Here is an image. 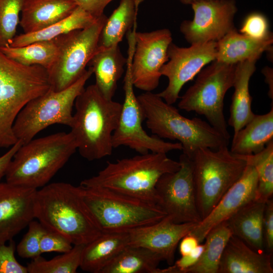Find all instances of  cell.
Instances as JSON below:
<instances>
[{
    "instance_id": "6da1fadb",
    "label": "cell",
    "mask_w": 273,
    "mask_h": 273,
    "mask_svg": "<svg viewBox=\"0 0 273 273\" xmlns=\"http://www.w3.org/2000/svg\"><path fill=\"white\" fill-rule=\"evenodd\" d=\"M34 216L46 229L57 232L74 245H86L100 231L80 194L79 187L56 182L37 190Z\"/></svg>"
},
{
    "instance_id": "7a4b0ae2",
    "label": "cell",
    "mask_w": 273,
    "mask_h": 273,
    "mask_svg": "<svg viewBox=\"0 0 273 273\" xmlns=\"http://www.w3.org/2000/svg\"><path fill=\"white\" fill-rule=\"evenodd\" d=\"M74 106L69 127L79 154L90 161L111 155L122 104L105 98L94 84L84 88Z\"/></svg>"
},
{
    "instance_id": "3957f363",
    "label": "cell",
    "mask_w": 273,
    "mask_h": 273,
    "mask_svg": "<svg viewBox=\"0 0 273 273\" xmlns=\"http://www.w3.org/2000/svg\"><path fill=\"white\" fill-rule=\"evenodd\" d=\"M179 167V161L169 158L166 154H140L107 162L96 175L84 179L80 185L107 189L158 205V180L163 174Z\"/></svg>"
},
{
    "instance_id": "277c9868",
    "label": "cell",
    "mask_w": 273,
    "mask_h": 273,
    "mask_svg": "<svg viewBox=\"0 0 273 273\" xmlns=\"http://www.w3.org/2000/svg\"><path fill=\"white\" fill-rule=\"evenodd\" d=\"M137 98L146 125L152 133L160 139L178 141L182 146L183 153L190 159L200 148L217 150L228 145L229 141L209 123L197 117H184L157 94L145 92Z\"/></svg>"
},
{
    "instance_id": "5b68a950",
    "label": "cell",
    "mask_w": 273,
    "mask_h": 273,
    "mask_svg": "<svg viewBox=\"0 0 273 273\" xmlns=\"http://www.w3.org/2000/svg\"><path fill=\"white\" fill-rule=\"evenodd\" d=\"M77 150L70 132H58L22 144L10 162L6 181L37 190L48 184Z\"/></svg>"
},
{
    "instance_id": "8992f818",
    "label": "cell",
    "mask_w": 273,
    "mask_h": 273,
    "mask_svg": "<svg viewBox=\"0 0 273 273\" xmlns=\"http://www.w3.org/2000/svg\"><path fill=\"white\" fill-rule=\"evenodd\" d=\"M50 87L46 69L20 64L0 50V149L18 141L13 131L17 115L28 102Z\"/></svg>"
},
{
    "instance_id": "52a82bcc",
    "label": "cell",
    "mask_w": 273,
    "mask_h": 273,
    "mask_svg": "<svg viewBox=\"0 0 273 273\" xmlns=\"http://www.w3.org/2000/svg\"><path fill=\"white\" fill-rule=\"evenodd\" d=\"M79 187L83 201L102 233L128 232L157 222L166 215L153 203L103 188Z\"/></svg>"
},
{
    "instance_id": "ba28073f",
    "label": "cell",
    "mask_w": 273,
    "mask_h": 273,
    "mask_svg": "<svg viewBox=\"0 0 273 273\" xmlns=\"http://www.w3.org/2000/svg\"><path fill=\"white\" fill-rule=\"evenodd\" d=\"M191 160L196 203L202 220L240 178L246 162L228 146L217 150L200 148Z\"/></svg>"
},
{
    "instance_id": "9c48e42d",
    "label": "cell",
    "mask_w": 273,
    "mask_h": 273,
    "mask_svg": "<svg viewBox=\"0 0 273 273\" xmlns=\"http://www.w3.org/2000/svg\"><path fill=\"white\" fill-rule=\"evenodd\" d=\"M93 74L90 67L69 87L55 91L50 88L29 102L17 115L13 131L18 141L25 144L49 126L59 124L70 126L73 107L86 81Z\"/></svg>"
},
{
    "instance_id": "30bf717a",
    "label": "cell",
    "mask_w": 273,
    "mask_h": 273,
    "mask_svg": "<svg viewBox=\"0 0 273 273\" xmlns=\"http://www.w3.org/2000/svg\"><path fill=\"white\" fill-rule=\"evenodd\" d=\"M236 65L213 61L198 74L195 83L178 104L180 109L205 116L228 141L230 135L223 113V101L227 91L233 87Z\"/></svg>"
},
{
    "instance_id": "8fae6325",
    "label": "cell",
    "mask_w": 273,
    "mask_h": 273,
    "mask_svg": "<svg viewBox=\"0 0 273 273\" xmlns=\"http://www.w3.org/2000/svg\"><path fill=\"white\" fill-rule=\"evenodd\" d=\"M107 18L103 14L90 26L53 39L58 54L53 65L47 70L51 89L63 90L81 77L99 50V36Z\"/></svg>"
},
{
    "instance_id": "7c38bea8",
    "label": "cell",
    "mask_w": 273,
    "mask_h": 273,
    "mask_svg": "<svg viewBox=\"0 0 273 273\" xmlns=\"http://www.w3.org/2000/svg\"><path fill=\"white\" fill-rule=\"evenodd\" d=\"M127 42L128 56L123 85L124 98L119 122L112 135L113 148L126 146L139 154H167L173 150H182L180 143L164 141L155 135H149L144 129L142 123L145 120L144 116L134 94L131 73L135 40L130 38Z\"/></svg>"
},
{
    "instance_id": "4fadbf2b",
    "label": "cell",
    "mask_w": 273,
    "mask_h": 273,
    "mask_svg": "<svg viewBox=\"0 0 273 273\" xmlns=\"http://www.w3.org/2000/svg\"><path fill=\"white\" fill-rule=\"evenodd\" d=\"M178 170L166 173L158 180V205L174 222L199 223L202 219L197 208L193 177L192 161L183 153Z\"/></svg>"
},
{
    "instance_id": "5bb4252c",
    "label": "cell",
    "mask_w": 273,
    "mask_h": 273,
    "mask_svg": "<svg viewBox=\"0 0 273 273\" xmlns=\"http://www.w3.org/2000/svg\"><path fill=\"white\" fill-rule=\"evenodd\" d=\"M216 41L191 44L188 48L170 43L168 49V61L160 73L168 80L167 87L157 94L169 104L175 103L183 86L192 80L207 64L215 61Z\"/></svg>"
},
{
    "instance_id": "9a60e30c",
    "label": "cell",
    "mask_w": 273,
    "mask_h": 273,
    "mask_svg": "<svg viewBox=\"0 0 273 273\" xmlns=\"http://www.w3.org/2000/svg\"><path fill=\"white\" fill-rule=\"evenodd\" d=\"M172 41L171 33L168 29L136 31L131 66L134 87L145 92L157 87L162 76L161 69L168 60V49Z\"/></svg>"
},
{
    "instance_id": "2e32d148",
    "label": "cell",
    "mask_w": 273,
    "mask_h": 273,
    "mask_svg": "<svg viewBox=\"0 0 273 273\" xmlns=\"http://www.w3.org/2000/svg\"><path fill=\"white\" fill-rule=\"evenodd\" d=\"M192 20H185L180 31L191 44L217 41L235 28L234 19L237 12L235 0L201 1L191 5Z\"/></svg>"
},
{
    "instance_id": "e0dca14e",
    "label": "cell",
    "mask_w": 273,
    "mask_h": 273,
    "mask_svg": "<svg viewBox=\"0 0 273 273\" xmlns=\"http://www.w3.org/2000/svg\"><path fill=\"white\" fill-rule=\"evenodd\" d=\"M36 189L0 182V243H6L35 219Z\"/></svg>"
},
{
    "instance_id": "ac0fdd59",
    "label": "cell",
    "mask_w": 273,
    "mask_h": 273,
    "mask_svg": "<svg viewBox=\"0 0 273 273\" xmlns=\"http://www.w3.org/2000/svg\"><path fill=\"white\" fill-rule=\"evenodd\" d=\"M257 189V176L255 168L246 163L240 178L190 234L195 236L200 243H203L212 229L226 221L243 206L256 199Z\"/></svg>"
},
{
    "instance_id": "d6986e66",
    "label": "cell",
    "mask_w": 273,
    "mask_h": 273,
    "mask_svg": "<svg viewBox=\"0 0 273 273\" xmlns=\"http://www.w3.org/2000/svg\"><path fill=\"white\" fill-rule=\"evenodd\" d=\"M198 224L176 223L166 215L157 222L128 232L129 245L147 248L171 265L174 262L175 250L180 241Z\"/></svg>"
},
{
    "instance_id": "ffe728a7",
    "label": "cell",
    "mask_w": 273,
    "mask_h": 273,
    "mask_svg": "<svg viewBox=\"0 0 273 273\" xmlns=\"http://www.w3.org/2000/svg\"><path fill=\"white\" fill-rule=\"evenodd\" d=\"M271 256L255 251L232 235L222 255L218 273H272Z\"/></svg>"
},
{
    "instance_id": "44dd1931",
    "label": "cell",
    "mask_w": 273,
    "mask_h": 273,
    "mask_svg": "<svg viewBox=\"0 0 273 273\" xmlns=\"http://www.w3.org/2000/svg\"><path fill=\"white\" fill-rule=\"evenodd\" d=\"M74 0H23L19 24L24 33L37 32L71 15Z\"/></svg>"
},
{
    "instance_id": "7402d4cb",
    "label": "cell",
    "mask_w": 273,
    "mask_h": 273,
    "mask_svg": "<svg viewBox=\"0 0 273 273\" xmlns=\"http://www.w3.org/2000/svg\"><path fill=\"white\" fill-rule=\"evenodd\" d=\"M257 58H251L236 65L233 87L234 92L230 109L229 125L234 129V135L255 116L252 110V97L249 93L250 78L256 70Z\"/></svg>"
},
{
    "instance_id": "603a6c76",
    "label": "cell",
    "mask_w": 273,
    "mask_h": 273,
    "mask_svg": "<svg viewBox=\"0 0 273 273\" xmlns=\"http://www.w3.org/2000/svg\"><path fill=\"white\" fill-rule=\"evenodd\" d=\"M273 35L262 40L239 33L235 28L216 41L215 61L235 65L251 59H259L264 52L272 51Z\"/></svg>"
},
{
    "instance_id": "cb8c5ba5",
    "label": "cell",
    "mask_w": 273,
    "mask_h": 273,
    "mask_svg": "<svg viewBox=\"0 0 273 273\" xmlns=\"http://www.w3.org/2000/svg\"><path fill=\"white\" fill-rule=\"evenodd\" d=\"M266 202L255 199L226 220L233 235L259 252H263L265 249L263 220Z\"/></svg>"
},
{
    "instance_id": "d4e9b609",
    "label": "cell",
    "mask_w": 273,
    "mask_h": 273,
    "mask_svg": "<svg viewBox=\"0 0 273 273\" xmlns=\"http://www.w3.org/2000/svg\"><path fill=\"white\" fill-rule=\"evenodd\" d=\"M126 62L119 45L116 44L99 48L88 63L95 76V84L105 98L113 99Z\"/></svg>"
},
{
    "instance_id": "484cf974",
    "label": "cell",
    "mask_w": 273,
    "mask_h": 273,
    "mask_svg": "<svg viewBox=\"0 0 273 273\" xmlns=\"http://www.w3.org/2000/svg\"><path fill=\"white\" fill-rule=\"evenodd\" d=\"M129 245L128 232L102 233L84 245L80 268L92 273H101L103 268Z\"/></svg>"
},
{
    "instance_id": "4316f807",
    "label": "cell",
    "mask_w": 273,
    "mask_h": 273,
    "mask_svg": "<svg viewBox=\"0 0 273 273\" xmlns=\"http://www.w3.org/2000/svg\"><path fill=\"white\" fill-rule=\"evenodd\" d=\"M273 140V106L262 115H255L253 119L233 135L231 152L237 155H249L259 153Z\"/></svg>"
},
{
    "instance_id": "83f0119b",
    "label": "cell",
    "mask_w": 273,
    "mask_h": 273,
    "mask_svg": "<svg viewBox=\"0 0 273 273\" xmlns=\"http://www.w3.org/2000/svg\"><path fill=\"white\" fill-rule=\"evenodd\" d=\"M144 0H120L101 30L99 48L118 44L136 22L139 7Z\"/></svg>"
},
{
    "instance_id": "f1b7e54d",
    "label": "cell",
    "mask_w": 273,
    "mask_h": 273,
    "mask_svg": "<svg viewBox=\"0 0 273 273\" xmlns=\"http://www.w3.org/2000/svg\"><path fill=\"white\" fill-rule=\"evenodd\" d=\"M162 260L160 255L147 248L128 245L101 273H157Z\"/></svg>"
},
{
    "instance_id": "f546056e",
    "label": "cell",
    "mask_w": 273,
    "mask_h": 273,
    "mask_svg": "<svg viewBox=\"0 0 273 273\" xmlns=\"http://www.w3.org/2000/svg\"><path fill=\"white\" fill-rule=\"evenodd\" d=\"M98 18L78 6L69 16L48 27L37 32L16 35L9 46L18 47L35 41L52 40L71 31L86 28Z\"/></svg>"
},
{
    "instance_id": "4dcf8cb0",
    "label": "cell",
    "mask_w": 273,
    "mask_h": 273,
    "mask_svg": "<svg viewBox=\"0 0 273 273\" xmlns=\"http://www.w3.org/2000/svg\"><path fill=\"white\" fill-rule=\"evenodd\" d=\"M233 235L226 221L212 229L205 240V249L199 261L187 273H218L225 246Z\"/></svg>"
},
{
    "instance_id": "1f68e13d",
    "label": "cell",
    "mask_w": 273,
    "mask_h": 273,
    "mask_svg": "<svg viewBox=\"0 0 273 273\" xmlns=\"http://www.w3.org/2000/svg\"><path fill=\"white\" fill-rule=\"evenodd\" d=\"M7 56L24 65H38L48 70L57 56L58 48L52 40L33 42L18 47L9 45L0 48Z\"/></svg>"
},
{
    "instance_id": "d6a6232c",
    "label": "cell",
    "mask_w": 273,
    "mask_h": 273,
    "mask_svg": "<svg viewBox=\"0 0 273 273\" xmlns=\"http://www.w3.org/2000/svg\"><path fill=\"white\" fill-rule=\"evenodd\" d=\"M253 166L257 176L256 199L264 202L273 194V140L263 150L249 155H238Z\"/></svg>"
},
{
    "instance_id": "836d02e7",
    "label": "cell",
    "mask_w": 273,
    "mask_h": 273,
    "mask_svg": "<svg viewBox=\"0 0 273 273\" xmlns=\"http://www.w3.org/2000/svg\"><path fill=\"white\" fill-rule=\"evenodd\" d=\"M85 245H74L68 252L50 260L41 256L32 259L26 266L28 273H76L80 267Z\"/></svg>"
},
{
    "instance_id": "e575fe53",
    "label": "cell",
    "mask_w": 273,
    "mask_h": 273,
    "mask_svg": "<svg viewBox=\"0 0 273 273\" xmlns=\"http://www.w3.org/2000/svg\"><path fill=\"white\" fill-rule=\"evenodd\" d=\"M23 0H0V48L10 45L16 36Z\"/></svg>"
},
{
    "instance_id": "d590c367",
    "label": "cell",
    "mask_w": 273,
    "mask_h": 273,
    "mask_svg": "<svg viewBox=\"0 0 273 273\" xmlns=\"http://www.w3.org/2000/svg\"><path fill=\"white\" fill-rule=\"evenodd\" d=\"M28 226L27 233L16 246V250L21 258L33 259L42 254L40 241L47 229L39 221L33 220Z\"/></svg>"
},
{
    "instance_id": "8d00e7d4",
    "label": "cell",
    "mask_w": 273,
    "mask_h": 273,
    "mask_svg": "<svg viewBox=\"0 0 273 273\" xmlns=\"http://www.w3.org/2000/svg\"><path fill=\"white\" fill-rule=\"evenodd\" d=\"M240 32L258 40L264 39L272 35L269 31L268 22L266 17L257 12L251 13L245 18Z\"/></svg>"
},
{
    "instance_id": "74e56055",
    "label": "cell",
    "mask_w": 273,
    "mask_h": 273,
    "mask_svg": "<svg viewBox=\"0 0 273 273\" xmlns=\"http://www.w3.org/2000/svg\"><path fill=\"white\" fill-rule=\"evenodd\" d=\"M8 244L0 243V273H28L27 267L16 259V246L12 240Z\"/></svg>"
},
{
    "instance_id": "f35d334b",
    "label": "cell",
    "mask_w": 273,
    "mask_h": 273,
    "mask_svg": "<svg viewBox=\"0 0 273 273\" xmlns=\"http://www.w3.org/2000/svg\"><path fill=\"white\" fill-rule=\"evenodd\" d=\"M73 245L64 236L57 232L47 229L40 241L41 253L48 252L65 253L69 251Z\"/></svg>"
},
{
    "instance_id": "ab89813d",
    "label": "cell",
    "mask_w": 273,
    "mask_h": 273,
    "mask_svg": "<svg viewBox=\"0 0 273 273\" xmlns=\"http://www.w3.org/2000/svg\"><path fill=\"white\" fill-rule=\"evenodd\" d=\"M205 249V244L200 243L189 254L183 256L165 268H159L158 273H187L200 259Z\"/></svg>"
},
{
    "instance_id": "60d3db41",
    "label": "cell",
    "mask_w": 273,
    "mask_h": 273,
    "mask_svg": "<svg viewBox=\"0 0 273 273\" xmlns=\"http://www.w3.org/2000/svg\"><path fill=\"white\" fill-rule=\"evenodd\" d=\"M263 234L264 248L266 253L273 251V201L272 198L266 201L263 220Z\"/></svg>"
},
{
    "instance_id": "b9f144b4",
    "label": "cell",
    "mask_w": 273,
    "mask_h": 273,
    "mask_svg": "<svg viewBox=\"0 0 273 273\" xmlns=\"http://www.w3.org/2000/svg\"><path fill=\"white\" fill-rule=\"evenodd\" d=\"M78 6L95 18L104 14L106 7L113 0H74Z\"/></svg>"
},
{
    "instance_id": "7bdbcfd3",
    "label": "cell",
    "mask_w": 273,
    "mask_h": 273,
    "mask_svg": "<svg viewBox=\"0 0 273 273\" xmlns=\"http://www.w3.org/2000/svg\"><path fill=\"white\" fill-rule=\"evenodd\" d=\"M22 144L21 141H18L5 153L0 156V182L5 176L7 168L14 155Z\"/></svg>"
},
{
    "instance_id": "ee69618b",
    "label": "cell",
    "mask_w": 273,
    "mask_h": 273,
    "mask_svg": "<svg viewBox=\"0 0 273 273\" xmlns=\"http://www.w3.org/2000/svg\"><path fill=\"white\" fill-rule=\"evenodd\" d=\"M179 243V252L181 256H183L189 254L200 243L195 236L189 233L185 236Z\"/></svg>"
},
{
    "instance_id": "f6af8a7d",
    "label": "cell",
    "mask_w": 273,
    "mask_h": 273,
    "mask_svg": "<svg viewBox=\"0 0 273 273\" xmlns=\"http://www.w3.org/2000/svg\"><path fill=\"white\" fill-rule=\"evenodd\" d=\"M262 73L265 76V82L268 85L269 90L268 95L272 101L273 99V71L272 69L268 66L264 68Z\"/></svg>"
},
{
    "instance_id": "bcb514c9",
    "label": "cell",
    "mask_w": 273,
    "mask_h": 273,
    "mask_svg": "<svg viewBox=\"0 0 273 273\" xmlns=\"http://www.w3.org/2000/svg\"><path fill=\"white\" fill-rule=\"evenodd\" d=\"M213 0H187L186 2L187 5H192L195 3L199 2L201 1H208Z\"/></svg>"
},
{
    "instance_id": "7dc6e473",
    "label": "cell",
    "mask_w": 273,
    "mask_h": 273,
    "mask_svg": "<svg viewBox=\"0 0 273 273\" xmlns=\"http://www.w3.org/2000/svg\"><path fill=\"white\" fill-rule=\"evenodd\" d=\"M183 0H179V1L181 3Z\"/></svg>"
}]
</instances>
